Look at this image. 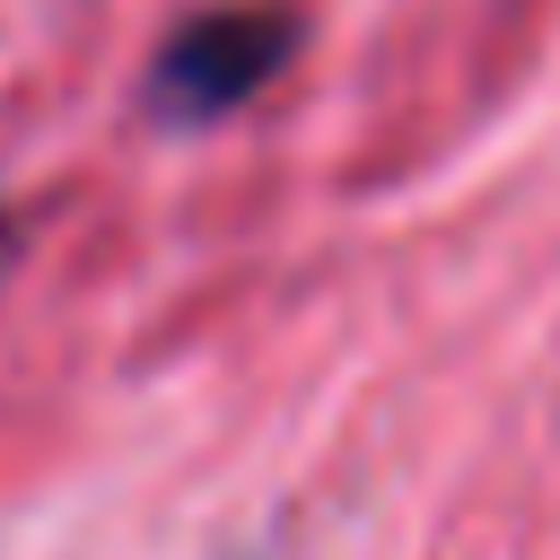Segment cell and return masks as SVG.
Listing matches in <instances>:
<instances>
[{
  "instance_id": "cell-1",
  "label": "cell",
  "mask_w": 560,
  "mask_h": 560,
  "mask_svg": "<svg viewBox=\"0 0 560 560\" xmlns=\"http://www.w3.org/2000/svg\"><path fill=\"white\" fill-rule=\"evenodd\" d=\"M298 52V18L289 9H201L184 18L158 61H149V105L166 122H210V114H236L280 61Z\"/></svg>"
},
{
  "instance_id": "cell-2",
  "label": "cell",
  "mask_w": 560,
  "mask_h": 560,
  "mask_svg": "<svg viewBox=\"0 0 560 560\" xmlns=\"http://www.w3.org/2000/svg\"><path fill=\"white\" fill-rule=\"evenodd\" d=\"M9 262H18V219L0 210V271H9Z\"/></svg>"
}]
</instances>
